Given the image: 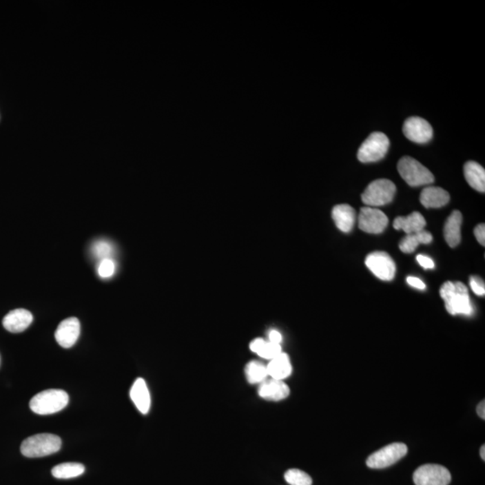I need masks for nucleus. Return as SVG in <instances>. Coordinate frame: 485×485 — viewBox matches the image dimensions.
<instances>
[{"label": "nucleus", "mask_w": 485, "mask_h": 485, "mask_svg": "<svg viewBox=\"0 0 485 485\" xmlns=\"http://www.w3.org/2000/svg\"><path fill=\"white\" fill-rule=\"evenodd\" d=\"M440 297L444 300L446 311L451 315L471 316L474 307L465 284L460 282H446L440 291Z\"/></svg>", "instance_id": "f257e3e1"}, {"label": "nucleus", "mask_w": 485, "mask_h": 485, "mask_svg": "<svg viewBox=\"0 0 485 485\" xmlns=\"http://www.w3.org/2000/svg\"><path fill=\"white\" fill-rule=\"evenodd\" d=\"M69 395L61 389H48L38 393L30 401L32 412L39 415H50L61 412L69 404Z\"/></svg>", "instance_id": "f03ea898"}, {"label": "nucleus", "mask_w": 485, "mask_h": 485, "mask_svg": "<svg viewBox=\"0 0 485 485\" xmlns=\"http://www.w3.org/2000/svg\"><path fill=\"white\" fill-rule=\"evenodd\" d=\"M61 448V440L57 435L41 433L23 440L21 453L26 457H43L56 453Z\"/></svg>", "instance_id": "7ed1b4c3"}, {"label": "nucleus", "mask_w": 485, "mask_h": 485, "mask_svg": "<svg viewBox=\"0 0 485 485\" xmlns=\"http://www.w3.org/2000/svg\"><path fill=\"white\" fill-rule=\"evenodd\" d=\"M398 169L402 178L413 187L434 182V176L421 163L411 156H404L398 162Z\"/></svg>", "instance_id": "20e7f679"}, {"label": "nucleus", "mask_w": 485, "mask_h": 485, "mask_svg": "<svg viewBox=\"0 0 485 485\" xmlns=\"http://www.w3.org/2000/svg\"><path fill=\"white\" fill-rule=\"evenodd\" d=\"M396 187L389 179H378L369 183L362 195V202L367 206L386 205L394 200Z\"/></svg>", "instance_id": "39448f33"}, {"label": "nucleus", "mask_w": 485, "mask_h": 485, "mask_svg": "<svg viewBox=\"0 0 485 485\" xmlns=\"http://www.w3.org/2000/svg\"><path fill=\"white\" fill-rule=\"evenodd\" d=\"M389 138L384 133H371L358 150V159L362 163L380 161L389 152Z\"/></svg>", "instance_id": "423d86ee"}, {"label": "nucleus", "mask_w": 485, "mask_h": 485, "mask_svg": "<svg viewBox=\"0 0 485 485\" xmlns=\"http://www.w3.org/2000/svg\"><path fill=\"white\" fill-rule=\"evenodd\" d=\"M407 451V446L404 443H392L369 455L366 464L369 468H386L402 460Z\"/></svg>", "instance_id": "0eeeda50"}, {"label": "nucleus", "mask_w": 485, "mask_h": 485, "mask_svg": "<svg viewBox=\"0 0 485 485\" xmlns=\"http://www.w3.org/2000/svg\"><path fill=\"white\" fill-rule=\"evenodd\" d=\"M413 482L416 485H448L451 475L444 466L427 464L415 470Z\"/></svg>", "instance_id": "6e6552de"}, {"label": "nucleus", "mask_w": 485, "mask_h": 485, "mask_svg": "<svg viewBox=\"0 0 485 485\" xmlns=\"http://www.w3.org/2000/svg\"><path fill=\"white\" fill-rule=\"evenodd\" d=\"M366 266L378 279L392 280L395 275V263L389 254L374 252L366 258Z\"/></svg>", "instance_id": "1a4fd4ad"}, {"label": "nucleus", "mask_w": 485, "mask_h": 485, "mask_svg": "<svg viewBox=\"0 0 485 485\" xmlns=\"http://www.w3.org/2000/svg\"><path fill=\"white\" fill-rule=\"evenodd\" d=\"M389 218L383 211L372 207H364L359 216L360 229L369 234H380L386 229Z\"/></svg>", "instance_id": "9d476101"}, {"label": "nucleus", "mask_w": 485, "mask_h": 485, "mask_svg": "<svg viewBox=\"0 0 485 485\" xmlns=\"http://www.w3.org/2000/svg\"><path fill=\"white\" fill-rule=\"evenodd\" d=\"M403 132L408 140L424 144L433 138V130L427 121L421 117H410L404 121Z\"/></svg>", "instance_id": "9b49d317"}, {"label": "nucleus", "mask_w": 485, "mask_h": 485, "mask_svg": "<svg viewBox=\"0 0 485 485\" xmlns=\"http://www.w3.org/2000/svg\"><path fill=\"white\" fill-rule=\"evenodd\" d=\"M81 336V322L78 318H70L62 321L56 330L55 338L65 349L71 348Z\"/></svg>", "instance_id": "f8f14e48"}, {"label": "nucleus", "mask_w": 485, "mask_h": 485, "mask_svg": "<svg viewBox=\"0 0 485 485\" xmlns=\"http://www.w3.org/2000/svg\"><path fill=\"white\" fill-rule=\"evenodd\" d=\"M291 390L288 384L283 380H274V378H266L261 384H259L258 395L260 398L267 401H282L289 395Z\"/></svg>", "instance_id": "ddd939ff"}, {"label": "nucleus", "mask_w": 485, "mask_h": 485, "mask_svg": "<svg viewBox=\"0 0 485 485\" xmlns=\"http://www.w3.org/2000/svg\"><path fill=\"white\" fill-rule=\"evenodd\" d=\"M32 320H34V316L28 310L14 309L3 319V327L10 333H22L30 327Z\"/></svg>", "instance_id": "4468645a"}, {"label": "nucleus", "mask_w": 485, "mask_h": 485, "mask_svg": "<svg viewBox=\"0 0 485 485\" xmlns=\"http://www.w3.org/2000/svg\"><path fill=\"white\" fill-rule=\"evenodd\" d=\"M130 396L136 405L137 409L142 415H147L149 412L150 405H152V398L147 383L143 378H137L133 383Z\"/></svg>", "instance_id": "2eb2a0df"}, {"label": "nucleus", "mask_w": 485, "mask_h": 485, "mask_svg": "<svg viewBox=\"0 0 485 485\" xmlns=\"http://www.w3.org/2000/svg\"><path fill=\"white\" fill-rule=\"evenodd\" d=\"M332 217L336 227L342 232L349 233L353 229L356 211L348 204H339L333 209Z\"/></svg>", "instance_id": "dca6fc26"}, {"label": "nucleus", "mask_w": 485, "mask_h": 485, "mask_svg": "<svg viewBox=\"0 0 485 485\" xmlns=\"http://www.w3.org/2000/svg\"><path fill=\"white\" fill-rule=\"evenodd\" d=\"M451 200L448 192L440 187L429 186L422 192L420 200L422 205L427 209L442 208L446 205Z\"/></svg>", "instance_id": "f3484780"}, {"label": "nucleus", "mask_w": 485, "mask_h": 485, "mask_svg": "<svg viewBox=\"0 0 485 485\" xmlns=\"http://www.w3.org/2000/svg\"><path fill=\"white\" fill-rule=\"evenodd\" d=\"M267 367L269 377L274 380H284L292 373V366L289 355L282 353L271 360Z\"/></svg>", "instance_id": "a211bd4d"}, {"label": "nucleus", "mask_w": 485, "mask_h": 485, "mask_svg": "<svg viewBox=\"0 0 485 485\" xmlns=\"http://www.w3.org/2000/svg\"><path fill=\"white\" fill-rule=\"evenodd\" d=\"M462 214L454 211L446 220L444 227V238L449 247H457L461 241V226H462Z\"/></svg>", "instance_id": "6ab92c4d"}, {"label": "nucleus", "mask_w": 485, "mask_h": 485, "mask_svg": "<svg viewBox=\"0 0 485 485\" xmlns=\"http://www.w3.org/2000/svg\"><path fill=\"white\" fill-rule=\"evenodd\" d=\"M426 226V220L420 212H413L407 217H398L394 221V229L403 230L406 235L422 231Z\"/></svg>", "instance_id": "aec40b11"}, {"label": "nucleus", "mask_w": 485, "mask_h": 485, "mask_svg": "<svg viewBox=\"0 0 485 485\" xmlns=\"http://www.w3.org/2000/svg\"><path fill=\"white\" fill-rule=\"evenodd\" d=\"M464 173L466 182L475 190L484 192L485 191V170L481 165L475 161L466 162L464 167Z\"/></svg>", "instance_id": "412c9836"}, {"label": "nucleus", "mask_w": 485, "mask_h": 485, "mask_svg": "<svg viewBox=\"0 0 485 485\" xmlns=\"http://www.w3.org/2000/svg\"><path fill=\"white\" fill-rule=\"evenodd\" d=\"M433 239V235L424 229L422 231L406 235L404 238L402 239L399 247H400L402 252L411 254L415 252L419 245L430 244Z\"/></svg>", "instance_id": "4be33fe9"}, {"label": "nucleus", "mask_w": 485, "mask_h": 485, "mask_svg": "<svg viewBox=\"0 0 485 485\" xmlns=\"http://www.w3.org/2000/svg\"><path fill=\"white\" fill-rule=\"evenodd\" d=\"M250 350L265 360H273L282 353L280 344L265 341L262 338L254 339L251 342Z\"/></svg>", "instance_id": "5701e85b"}, {"label": "nucleus", "mask_w": 485, "mask_h": 485, "mask_svg": "<svg viewBox=\"0 0 485 485\" xmlns=\"http://www.w3.org/2000/svg\"><path fill=\"white\" fill-rule=\"evenodd\" d=\"M245 374L248 383L252 384H261L269 377L267 367L258 360H252L247 363L245 366Z\"/></svg>", "instance_id": "b1692460"}, {"label": "nucleus", "mask_w": 485, "mask_h": 485, "mask_svg": "<svg viewBox=\"0 0 485 485\" xmlns=\"http://www.w3.org/2000/svg\"><path fill=\"white\" fill-rule=\"evenodd\" d=\"M85 466L79 463H63L53 467L52 474L57 479H70L84 474Z\"/></svg>", "instance_id": "393cba45"}, {"label": "nucleus", "mask_w": 485, "mask_h": 485, "mask_svg": "<svg viewBox=\"0 0 485 485\" xmlns=\"http://www.w3.org/2000/svg\"><path fill=\"white\" fill-rule=\"evenodd\" d=\"M287 483L291 485H312V478L302 470L292 468L284 475Z\"/></svg>", "instance_id": "a878e982"}, {"label": "nucleus", "mask_w": 485, "mask_h": 485, "mask_svg": "<svg viewBox=\"0 0 485 485\" xmlns=\"http://www.w3.org/2000/svg\"><path fill=\"white\" fill-rule=\"evenodd\" d=\"M94 256L100 260L110 258L112 247L110 242L106 241H97L92 247Z\"/></svg>", "instance_id": "bb28decb"}, {"label": "nucleus", "mask_w": 485, "mask_h": 485, "mask_svg": "<svg viewBox=\"0 0 485 485\" xmlns=\"http://www.w3.org/2000/svg\"><path fill=\"white\" fill-rule=\"evenodd\" d=\"M99 274L100 277L110 278L114 275L115 271V265L111 258L103 259L100 262L99 265Z\"/></svg>", "instance_id": "cd10ccee"}, {"label": "nucleus", "mask_w": 485, "mask_h": 485, "mask_svg": "<svg viewBox=\"0 0 485 485\" xmlns=\"http://www.w3.org/2000/svg\"><path fill=\"white\" fill-rule=\"evenodd\" d=\"M470 286L473 289V291L477 296H484L485 294V287L483 280L478 277H471L470 278Z\"/></svg>", "instance_id": "c85d7f7f"}, {"label": "nucleus", "mask_w": 485, "mask_h": 485, "mask_svg": "<svg viewBox=\"0 0 485 485\" xmlns=\"http://www.w3.org/2000/svg\"><path fill=\"white\" fill-rule=\"evenodd\" d=\"M416 259L422 267H424V269L434 268L435 265L433 260L430 258V257L422 256V254H419V256H417Z\"/></svg>", "instance_id": "c756f323"}, {"label": "nucleus", "mask_w": 485, "mask_h": 485, "mask_svg": "<svg viewBox=\"0 0 485 485\" xmlns=\"http://www.w3.org/2000/svg\"><path fill=\"white\" fill-rule=\"evenodd\" d=\"M475 236L477 241L480 242L483 247L485 245V226L484 224L478 225L474 230Z\"/></svg>", "instance_id": "7c9ffc66"}, {"label": "nucleus", "mask_w": 485, "mask_h": 485, "mask_svg": "<svg viewBox=\"0 0 485 485\" xmlns=\"http://www.w3.org/2000/svg\"><path fill=\"white\" fill-rule=\"evenodd\" d=\"M269 342H274V344H280L282 341V333L277 330H271L268 333Z\"/></svg>", "instance_id": "2f4dec72"}, {"label": "nucleus", "mask_w": 485, "mask_h": 485, "mask_svg": "<svg viewBox=\"0 0 485 485\" xmlns=\"http://www.w3.org/2000/svg\"><path fill=\"white\" fill-rule=\"evenodd\" d=\"M407 282L408 284H409V285L413 287V288H416L418 289H425L426 288L424 282H422V280L419 279V278L412 276L408 277Z\"/></svg>", "instance_id": "473e14b6"}, {"label": "nucleus", "mask_w": 485, "mask_h": 485, "mask_svg": "<svg viewBox=\"0 0 485 485\" xmlns=\"http://www.w3.org/2000/svg\"><path fill=\"white\" fill-rule=\"evenodd\" d=\"M476 412H477L478 415L480 416V418L484 420L485 419V403L484 400L482 401L480 404H478L477 409H476Z\"/></svg>", "instance_id": "72a5a7b5"}, {"label": "nucleus", "mask_w": 485, "mask_h": 485, "mask_svg": "<svg viewBox=\"0 0 485 485\" xmlns=\"http://www.w3.org/2000/svg\"><path fill=\"white\" fill-rule=\"evenodd\" d=\"M480 455L481 457L483 458V460H485V446L483 445L482 446V448L480 449Z\"/></svg>", "instance_id": "f704fd0d"}]
</instances>
